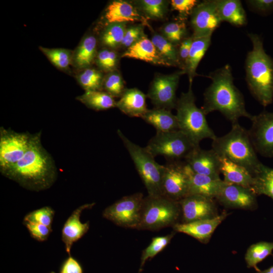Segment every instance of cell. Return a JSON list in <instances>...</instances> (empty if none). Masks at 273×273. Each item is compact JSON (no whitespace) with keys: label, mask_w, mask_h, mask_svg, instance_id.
I'll use <instances>...</instances> for the list:
<instances>
[{"label":"cell","mask_w":273,"mask_h":273,"mask_svg":"<svg viewBox=\"0 0 273 273\" xmlns=\"http://www.w3.org/2000/svg\"><path fill=\"white\" fill-rule=\"evenodd\" d=\"M40 136V132L32 134L23 157L4 175L23 187L36 191L49 188L57 178L54 161L43 147Z\"/></svg>","instance_id":"1"},{"label":"cell","mask_w":273,"mask_h":273,"mask_svg":"<svg viewBox=\"0 0 273 273\" xmlns=\"http://www.w3.org/2000/svg\"><path fill=\"white\" fill-rule=\"evenodd\" d=\"M208 77L211 83L204 93V104L201 108L206 115L218 111L232 125L239 123L241 117L251 119L252 115L246 109L244 97L234 84L230 65L211 72Z\"/></svg>","instance_id":"2"},{"label":"cell","mask_w":273,"mask_h":273,"mask_svg":"<svg viewBox=\"0 0 273 273\" xmlns=\"http://www.w3.org/2000/svg\"><path fill=\"white\" fill-rule=\"evenodd\" d=\"M248 36L252 49L246 59L247 83L253 96L266 107L273 101V59L265 53L260 36L254 33Z\"/></svg>","instance_id":"3"},{"label":"cell","mask_w":273,"mask_h":273,"mask_svg":"<svg viewBox=\"0 0 273 273\" xmlns=\"http://www.w3.org/2000/svg\"><path fill=\"white\" fill-rule=\"evenodd\" d=\"M212 149L220 157L247 169L254 176L263 164L258 159L248 131L239 123L232 125L226 134L212 141Z\"/></svg>","instance_id":"4"},{"label":"cell","mask_w":273,"mask_h":273,"mask_svg":"<svg viewBox=\"0 0 273 273\" xmlns=\"http://www.w3.org/2000/svg\"><path fill=\"white\" fill-rule=\"evenodd\" d=\"M189 84L188 91L182 93L177 100L175 109L178 129L183 132L195 147L199 146L201 141L205 139L212 141L216 138L210 127L206 114L195 103V97Z\"/></svg>","instance_id":"5"},{"label":"cell","mask_w":273,"mask_h":273,"mask_svg":"<svg viewBox=\"0 0 273 273\" xmlns=\"http://www.w3.org/2000/svg\"><path fill=\"white\" fill-rule=\"evenodd\" d=\"M179 203L163 196L144 198L140 222L136 230L158 231L178 223Z\"/></svg>","instance_id":"6"},{"label":"cell","mask_w":273,"mask_h":273,"mask_svg":"<svg viewBox=\"0 0 273 273\" xmlns=\"http://www.w3.org/2000/svg\"><path fill=\"white\" fill-rule=\"evenodd\" d=\"M117 134L128 152L136 169L151 196H162V180L164 165L158 164L146 149L129 140L120 130Z\"/></svg>","instance_id":"7"},{"label":"cell","mask_w":273,"mask_h":273,"mask_svg":"<svg viewBox=\"0 0 273 273\" xmlns=\"http://www.w3.org/2000/svg\"><path fill=\"white\" fill-rule=\"evenodd\" d=\"M195 147L183 132L177 130L157 132L145 148L154 157L162 156L170 161L185 159Z\"/></svg>","instance_id":"8"},{"label":"cell","mask_w":273,"mask_h":273,"mask_svg":"<svg viewBox=\"0 0 273 273\" xmlns=\"http://www.w3.org/2000/svg\"><path fill=\"white\" fill-rule=\"evenodd\" d=\"M144 198L142 193L124 196L105 208L103 216L118 226L137 229Z\"/></svg>","instance_id":"9"},{"label":"cell","mask_w":273,"mask_h":273,"mask_svg":"<svg viewBox=\"0 0 273 273\" xmlns=\"http://www.w3.org/2000/svg\"><path fill=\"white\" fill-rule=\"evenodd\" d=\"M32 134L0 128V171L4 175L24 156L30 144Z\"/></svg>","instance_id":"10"},{"label":"cell","mask_w":273,"mask_h":273,"mask_svg":"<svg viewBox=\"0 0 273 273\" xmlns=\"http://www.w3.org/2000/svg\"><path fill=\"white\" fill-rule=\"evenodd\" d=\"M162 196L179 201L189 194V168L185 162L170 161L164 165Z\"/></svg>","instance_id":"11"},{"label":"cell","mask_w":273,"mask_h":273,"mask_svg":"<svg viewBox=\"0 0 273 273\" xmlns=\"http://www.w3.org/2000/svg\"><path fill=\"white\" fill-rule=\"evenodd\" d=\"M186 74L180 70L170 74L155 75L149 89L147 97L157 108L171 111L175 108L176 91L180 77Z\"/></svg>","instance_id":"12"},{"label":"cell","mask_w":273,"mask_h":273,"mask_svg":"<svg viewBox=\"0 0 273 273\" xmlns=\"http://www.w3.org/2000/svg\"><path fill=\"white\" fill-rule=\"evenodd\" d=\"M250 120L252 125L248 131L256 152L273 157V112L263 111Z\"/></svg>","instance_id":"13"},{"label":"cell","mask_w":273,"mask_h":273,"mask_svg":"<svg viewBox=\"0 0 273 273\" xmlns=\"http://www.w3.org/2000/svg\"><path fill=\"white\" fill-rule=\"evenodd\" d=\"M190 18L193 38L211 36L222 22L216 0L199 2L193 9Z\"/></svg>","instance_id":"14"},{"label":"cell","mask_w":273,"mask_h":273,"mask_svg":"<svg viewBox=\"0 0 273 273\" xmlns=\"http://www.w3.org/2000/svg\"><path fill=\"white\" fill-rule=\"evenodd\" d=\"M214 199L199 195H190L178 201L183 222L214 218L219 214Z\"/></svg>","instance_id":"15"},{"label":"cell","mask_w":273,"mask_h":273,"mask_svg":"<svg viewBox=\"0 0 273 273\" xmlns=\"http://www.w3.org/2000/svg\"><path fill=\"white\" fill-rule=\"evenodd\" d=\"M256 196L250 189L224 181L215 199L227 208L253 210L257 207Z\"/></svg>","instance_id":"16"},{"label":"cell","mask_w":273,"mask_h":273,"mask_svg":"<svg viewBox=\"0 0 273 273\" xmlns=\"http://www.w3.org/2000/svg\"><path fill=\"white\" fill-rule=\"evenodd\" d=\"M185 160L193 172L213 178L221 179L220 157L212 149L206 150L202 149L200 146L196 147Z\"/></svg>","instance_id":"17"},{"label":"cell","mask_w":273,"mask_h":273,"mask_svg":"<svg viewBox=\"0 0 273 273\" xmlns=\"http://www.w3.org/2000/svg\"><path fill=\"white\" fill-rule=\"evenodd\" d=\"M223 211L217 216L209 219H201L189 222H178L172 228L176 233H182L197 239L201 243H208L216 228L228 216Z\"/></svg>","instance_id":"18"},{"label":"cell","mask_w":273,"mask_h":273,"mask_svg":"<svg viewBox=\"0 0 273 273\" xmlns=\"http://www.w3.org/2000/svg\"><path fill=\"white\" fill-rule=\"evenodd\" d=\"M95 203L85 204L75 209L66 220L62 229V240L65 245L66 252L70 255L71 248L73 244L88 232L89 222L82 223L80 221V216L82 211L86 209H90Z\"/></svg>","instance_id":"19"},{"label":"cell","mask_w":273,"mask_h":273,"mask_svg":"<svg viewBox=\"0 0 273 273\" xmlns=\"http://www.w3.org/2000/svg\"><path fill=\"white\" fill-rule=\"evenodd\" d=\"M104 17L108 24L141 21L144 25H148L146 17L140 13L136 7L124 1L112 2L105 10Z\"/></svg>","instance_id":"20"},{"label":"cell","mask_w":273,"mask_h":273,"mask_svg":"<svg viewBox=\"0 0 273 273\" xmlns=\"http://www.w3.org/2000/svg\"><path fill=\"white\" fill-rule=\"evenodd\" d=\"M146 96L136 88H126L116 107L129 117H142L147 111Z\"/></svg>","instance_id":"21"},{"label":"cell","mask_w":273,"mask_h":273,"mask_svg":"<svg viewBox=\"0 0 273 273\" xmlns=\"http://www.w3.org/2000/svg\"><path fill=\"white\" fill-rule=\"evenodd\" d=\"M189 168L190 195H199L215 199L219 193L224 181L210 176L199 174L193 172Z\"/></svg>","instance_id":"22"},{"label":"cell","mask_w":273,"mask_h":273,"mask_svg":"<svg viewBox=\"0 0 273 273\" xmlns=\"http://www.w3.org/2000/svg\"><path fill=\"white\" fill-rule=\"evenodd\" d=\"M121 57L133 58L157 65L168 66L160 57L151 39L145 37L129 47Z\"/></svg>","instance_id":"23"},{"label":"cell","mask_w":273,"mask_h":273,"mask_svg":"<svg viewBox=\"0 0 273 273\" xmlns=\"http://www.w3.org/2000/svg\"><path fill=\"white\" fill-rule=\"evenodd\" d=\"M220 171L225 183L252 189L254 177L247 169L225 158L220 157Z\"/></svg>","instance_id":"24"},{"label":"cell","mask_w":273,"mask_h":273,"mask_svg":"<svg viewBox=\"0 0 273 273\" xmlns=\"http://www.w3.org/2000/svg\"><path fill=\"white\" fill-rule=\"evenodd\" d=\"M152 125L157 132H169L179 130L176 115L171 111L162 109H148L141 117Z\"/></svg>","instance_id":"25"},{"label":"cell","mask_w":273,"mask_h":273,"mask_svg":"<svg viewBox=\"0 0 273 273\" xmlns=\"http://www.w3.org/2000/svg\"><path fill=\"white\" fill-rule=\"evenodd\" d=\"M97 39L93 35H87L83 38L78 46L73 52V66L79 69L90 67L95 61L97 54Z\"/></svg>","instance_id":"26"},{"label":"cell","mask_w":273,"mask_h":273,"mask_svg":"<svg viewBox=\"0 0 273 273\" xmlns=\"http://www.w3.org/2000/svg\"><path fill=\"white\" fill-rule=\"evenodd\" d=\"M217 9L222 22L237 26L247 23V16L239 0H216Z\"/></svg>","instance_id":"27"},{"label":"cell","mask_w":273,"mask_h":273,"mask_svg":"<svg viewBox=\"0 0 273 273\" xmlns=\"http://www.w3.org/2000/svg\"><path fill=\"white\" fill-rule=\"evenodd\" d=\"M211 36L193 38L185 71L188 74L189 84L198 74L196 70L211 43Z\"/></svg>","instance_id":"28"},{"label":"cell","mask_w":273,"mask_h":273,"mask_svg":"<svg viewBox=\"0 0 273 273\" xmlns=\"http://www.w3.org/2000/svg\"><path fill=\"white\" fill-rule=\"evenodd\" d=\"M76 99L87 107L95 110H104L116 107L114 98L103 90L85 91Z\"/></svg>","instance_id":"29"},{"label":"cell","mask_w":273,"mask_h":273,"mask_svg":"<svg viewBox=\"0 0 273 273\" xmlns=\"http://www.w3.org/2000/svg\"><path fill=\"white\" fill-rule=\"evenodd\" d=\"M151 40L159 55L168 66L179 67L180 68L177 46L173 44L162 34L158 33L153 34Z\"/></svg>","instance_id":"30"},{"label":"cell","mask_w":273,"mask_h":273,"mask_svg":"<svg viewBox=\"0 0 273 273\" xmlns=\"http://www.w3.org/2000/svg\"><path fill=\"white\" fill-rule=\"evenodd\" d=\"M251 190L257 195H266L273 200V168L264 164L254 176Z\"/></svg>","instance_id":"31"},{"label":"cell","mask_w":273,"mask_h":273,"mask_svg":"<svg viewBox=\"0 0 273 273\" xmlns=\"http://www.w3.org/2000/svg\"><path fill=\"white\" fill-rule=\"evenodd\" d=\"M272 251L273 242L261 241L251 245L245 255L247 267L259 270L257 267V264L270 255Z\"/></svg>","instance_id":"32"},{"label":"cell","mask_w":273,"mask_h":273,"mask_svg":"<svg viewBox=\"0 0 273 273\" xmlns=\"http://www.w3.org/2000/svg\"><path fill=\"white\" fill-rule=\"evenodd\" d=\"M138 10L147 17L162 19L167 14L169 2L163 0H141L134 2Z\"/></svg>","instance_id":"33"},{"label":"cell","mask_w":273,"mask_h":273,"mask_svg":"<svg viewBox=\"0 0 273 273\" xmlns=\"http://www.w3.org/2000/svg\"><path fill=\"white\" fill-rule=\"evenodd\" d=\"M126 28L125 23L108 24L101 35V43L112 50L120 47Z\"/></svg>","instance_id":"34"},{"label":"cell","mask_w":273,"mask_h":273,"mask_svg":"<svg viewBox=\"0 0 273 273\" xmlns=\"http://www.w3.org/2000/svg\"><path fill=\"white\" fill-rule=\"evenodd\" d=\"M104 76L99 70L88 67L76 76L79 84L85 90H102Z\"/></svg>","instance_id":"35"},{"label":"cell","mask_w":273,"mask_h":273,"mask_svg":"<svg viewBox=\"0 0 273 273\" xmlns=\"http://www.w3.org/2000/svg\"><path fill=\"white\" fill-rule=\"evenodd\" d=\"M176 232L174 231L165 236L153 237L150 244L143 250L141 257L139 273H140L146 261L153 258L163 251L170 243Z\"/></svg>","instance_id":"36"},{"label":"cell","mask_w":273,"mask_h":273,"mask_svg":"<svg viewBox=\"0 0 273 273\" xmlns=\"http://www.w3.org/2000/svg\"><path fill=\"white\" fill-rule=\"evenodd\" d=\"M40 50L56 67L66 69L72 63L73 52L62 48H47L39 47Z\"/></svg>","instance_id":"37"},{"label":"cell","mask_w":273,"mask_h":273,"mask_svg":"<svg viewBox=\"0 0 273 273\" xmlns=\"http://www.w3.org/2000/svg\"><path fill=\"white\" fill-rule=\"evenodd\" d=\"M162 35L175 46L187 37V28L185 20L171 22L165 24L162 29Z\"/></svg>","instance_id":"38"},{"label":"cell","mask_w":273,"mask_h":273,"mask_svg":"<svg viewBox=\"0 0 273 273\" xmlns=\"http://www.w3.org/2000/svg\"><path fill=\"white\" fill-rule=\"evenodd\" d=\"M102 88L114 98H120L126 89L121 75L117 70L108 72L104 76Z\"/></svg>","instance_id":"39"},{"label":"cell","mask_w":273,"mask_h":273,"mask_svg":"<svg viewBox=\"0 0 273 273\" xmlns=\"http://www.w3.org/2000/svg\"><path fill=\"white\" fill-rule=\"evenodd\" d=\"M119 59L117 52L106 48L98 52L95 62L101 70L109 72L116 70Z\"/></svg>","instance_id":"40"},{"label":"cell","mask_w":273,"mask_h":273,"mask_svg":"<svg viewBox=\"0 0 273 273\" xmlns=\"http://www.w3.org/2000/svg\"><path fill=\"white\" fill-rule=\"evenodd\" d=\"M55 212L49 206H44L27 213L23 221L40 223L52 228Z\"/></svg>","instance_id":"41"},{"label":"cell","mask_w":273,"mask_h":273,"mask_svg":"<svg viewBox=\"0 0 273 273\" xmlns=\"http://www.w3.org/2000/svg\"><path fill=\"white\" fill-rule=\"evenodd\" d=\"M145 37L144 24L131 26L126 28L120 47L127 49Z\"/></svg>","instance_id":"42"},{"label":"cell","mask_w":273,"mask_h":273,"mask_svg":"<svg viewBox=\"0 0 273 273\" xmlns=\"http://www.w3.org/2000/svg\"><path fill=\"white\" fill-rule=\"evenodd\" d=\"M32 238L39 242L46 241L52 232V228L29 221H23Z\"/></svg>","instance_id":"43"},{"label":"cell","mask_w":273,"mask_h":273,"mask_svg":"<svg viewBox=\"0 0 273 273\" xmlns=\"http://www.w3.org/2000/svg\"><path fill=\"white\" fill-rule=\"evenodd\" d=\"M196 0H172L170 4L173 10L179 13V19L185 20L191 15L193 9L198 4Z\"/></svg>","instance_id":"44"},{"label":"cell","mask_w":273,"mask_h":273,"mask_svg":"<svg viewBox=\"0 0 273 273\" xmlns=\"http://www.w3.org/2000/svg\"><path fill=\"white\" fill-rule=\"evenodd\" d=\"M80 262L71 255L61 263L59 273H83Z\"/></svg>","instance_id":"45"},{"label":"cell","mask_w":273,"mask_h":273,"mask_svg":"<svg viewBox=\"0 0 273 273\" xmlns=\"http://www.w3.org/2000/svg\"><path fill=\"white\" fill-rule=\"evenodd\" d=\"M193 40L192 36H189L184 39L179 44L178 54L181 70L185 71Z\"/></svg>","instance_id":"46"},{"label":"cell","mask_w":273,"mask_h":273,"mask_svg":"<svg viewBox=\"0 0 273 273\" xmlns=\"http://www.w3.org/2000/svg\"><path fill=\"white\" fill-rule=\"evenodd\" d=\"M248 5L254 11L263 14L273 11V0H249Z\"/></svg>","instance_id":"47"},{"label":"cell","mask_w":273,"mask_h":273,"mask_svg":"<svg viewBox=\"0 0 273 273\" xmlns=\"http://www.w3.org/2000/svg\"><path fill=\"white\" fill-rule=\"evenodd\" d=\"M256 273H273V265L266 269L263 270H259Z\"/></svg>","instance_id":"48"}]
</instances>
